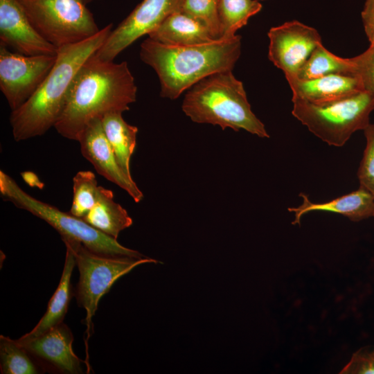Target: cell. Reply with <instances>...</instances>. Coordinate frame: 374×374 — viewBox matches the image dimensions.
<instances>
[{
    "label": "cell",
    "mask_w": 374,
    "mask_h": 374,
    "mask_svg": "<svg viewBox=\"0 0 374 374\" xmlns=\"http://www.w3.org/2000/svg\"><path fill=\"white\" fill-rule=\"evenodd\" d=\"M292 115L329 145L343 146L357 130L369 124L374 94L362 91L335 101L313 104L292 100Z\"/></svg>",
    "instance_id": "8992f818"
},
{
    "label": "cell",
    "mask_w": 374,
    "mask_h": 374,
    "mask_svg": "<svg viewBox=\"0 0 374 374\" xmlns=\"http://www.w3.org/2000/svg\"><path fill=\"white\" fill-rule=\"evenodd\" d=\"M113 192L100 186L98 195L83 220L93 228L117 240L119 233L132 226L127 211L114 199Z\"/></svg>",
    "instance_id": "d6986e66"
},
{
    "label": "cell",
    "mask_w": 374,
    "mask_h": 374,
    "mask_svg": "<svg viewBox=\"0 0 374 374\" xmlns=\"http://www.w3.org/2000/svg\"><path fill=\"white\" fill-rule=\"evenodd\" d=\"M182 3L183 0H143L111 31L96 55L104 61H114L135 41L148 35L168 16L181 10Z\"/></svg>",
    "instance_id": "30bf717a"
},
{
    "label": "cell",
    "mask_w": 374,
    "mask_h": 374,
    "mask_svg": "<svg viewBox=\"0 0 374 374\" xmlns=\"http://www.w3.org/2000/svg\"><path fill=\"white\" fill-rule=\"evenodd\" d=\"M121 112L108 113L101 118L105 136L111 145L117 161L125 173L130 178V160L136 145L138 127L130 125Z\"/></svg>",
    "instance_id": "ffe728a7"
},
{
    "label": "cell",
    "mask_w": 374,
    "mask_h": 374,
    "mask_svg": "<svg viewBox=\"0 0 374 374\" xmlns=\"http://www.w3.org/2000/svg\"><path fill=\"white\" fill-rule=\"evenodd\" d=\"M0 194L4 200L12 202L43 220L54 228L62 239L82 243L90 251L109 256L144 258L137 251L121 245L116 239L93 228L83 220L65 213L40 201L24 191L10 176L0 171Z\"/></svg>",
    "instance_id": "5b68a950"
},
{
    "label": "cell",
    "mask_w": 374,
    "mask_h": 374,
    "mask_svg": "<svg viewBox=\"0 0 374 374\" xmlns=\"http://www.w3.org/2000/svg\"><path fill=\"white\" fill-rule=\"evenodd\" d=\"M261 9L262 5L257 0H218L220 38L235 35L236 31L244 26L249 18Z\"/></svg>",
    "instance_id": "7402d4cb"
},
{
    "label": "cell",
    "mask_w": 374,
    "mask_h": 374,
    "mask_svg": "<svg viewBox=\"0 0 374 374\" xmlns=\"http://www.w3.org/2000/svg\"><path fill=\"white\" fill-rule=\"evenodd\" d=\"M339 373L374 374V345L357 350Z\"/></svg>",
    "instance_id": "83f0119b"
},
{
    "label": "cell",
    "mask_w": 374,
    "mask_h": 374,
    "mask_svg": "<svg viewBox=\"0 0 374 374\" xmlns=\"http://www.w3.org/2000/svg\"><path fill=\"white\" fill-rule=\"evenodd\" d=\"M36 30L57 49L99 32L82 0H18Z\"/></svg>",
    "instance_id": "ba28073f"
},
{
    "label": "cell",
    "mask_w": 374,
    "mask_h": 374,
    "mask_svg": "<svg viewBox=\"0 0 374 374\" xmlns=\"http://www.w3.org/2000/svg\"><path fill=\"white\" fill-rule=\"evenodd\" d=\"M17 342L30 355L43 360L57 370L70 374L82 373V361L73 352V336L63 322L42 335Z\"/></svg>",
    "instance_id": "5bb4252c"
},
{
    "label": "cell",
    "mask_w": 374,
    "mask_h": 374,
    "mask_svg": "<svg viewBox=\"0 0 374 374\" xmlns=\"http://www.w3.org/2000/svg\"><path fill=\"white\" fill-rule=\"evenodd\" d=\"M353 75L361 80L364 89L374 94V46L360 55L351 57Z\"/></svg>",
    "instance_id": "4316f807"
},
{
    "label": "cell",
    "mask_w": 374,
    "mask_h": 374,
    "mask_svg": "<svg viewBox=\"0 0 374 374\" xmlns=\"http://www.w3.org/2000/svg\"><path fill=\"white\" fill-rule=\"evenodd\" d=\"M77 141L80 143L82 156L100 175L126 191L135 202L139 203L143 199L142 191L118 163L104 132L101 118L90 121Z\"/></svg>",
    "instance_id": "7c38bea8"
},
{
    "label": "cell",
    "mask_w": 374,
    "mask_h": 374,
    "mask_svg": "<svg viewBox=\"0 0 374 374\" xmlns=\"http://www.w3.org/2000/svg\"><path fill=\"white\" fill-rule=\"evenodd\" d=\"M241 46L238 35L189 46L166 45L148 37L141 44L139 55L157 73L161 96L174 100L202 79L232 71Z\"/></svg>",
    "instance_id": "3957f363"
},
{
    "label": "cell",
    "mask_w": 374,
    "mask_h": 374,
    "mask_svg": "<svg viewBox=\"0 0 374 374\" xmlns=\"http://www.w3.org/2000/svg\"><path fill=\"white\" fill-rule=\"evenodd\" d=\"M56 58L57 55H26L0 44V89L12 111L35 93Z\"/></svg>",
    "instance_id": "9c48e42d"
},
{
    "label": "cell",
    "mask_w": 374,
    "mask_h": 374,
    "mask_svg": "<svg viewBox=\"0 0 374 374\" xmlns=\"http://www.w3.org/2000/svg\"><path fill=\"white\" fill-rule=\"evenodd\" d=\"M218 0H183L181 11L203 22L216 39L220 38Z\"/></svg>",
    "instance_id": "d4e9b609"
},
{
    "label": "cell",
    "mask_w": 374,
    "mask_h": 374,
    "mask_svg": "<svg viewBox=\"0 0 374 374\" xmlns=\"http://www.w3.org/2000/svg\"><path fill=\"white\" fill-rule=\"evenodd\" d=\"M73 251L80 276L74 292L78 306L86 311L84 323L86 344L93 332L92 318L98 309L99 301L114 283L134 267L145 263H158L150 258L130 256H109L94 253L82 243L62 239Z\"/></svg>",
    "instance_id": "52a82bcc"
},
{
    "label": "cell",
    "mask_w": 374,
    "mask_h": 374,
    "mask_svg": "<svg viewBox=\"0 0 374 374\" xmlns=\"http://www.w3.org/2000/svg\"><path fill=\"white\" fill-rule=\"evenodd\" d=\"M112 26L107 24L93 36L57 49L55 63L40 87L25 103L11 112L10 123L16 141L42 136L55 127L77 73L102 46Z\"/></svg>",
    "instance_id": "7a4b0ae2"
},
{
    "label": "cell",
    "mask_w": 374,
    "mask_h": 374,
    "mask_svg": "<svg viewBox=\"0 0 374 374\" xmlns=\"http://www.w3.org/2000/svg\"><path fill=\"white\" fill-rule=\"evenodd\" d=\"M66 246L64 265L59 285L51 296L46 312L29 332L18 339L27 341L35 339L63 322L72 296L71 274L76 265L75 258L71 248Z\"/></svg>",
    "instance_id": "ac0fdd59"
},
{
    "label": "cell",
    "mask_w": 374,
    "mask_h": 374,
    "mask_svg": "<svg viewBox=\"0 0 374 374\" xmlns=\"http://www.w3.org/2000/svg\"><path fill=\"white\" fill-rule=\"evenodd\" d=\"M364 132L366 144L357 177L359 187L366 189L374 197V124H369Z\"/></svg>",
    "instance_id": "484cf974"
},
{
    "label": "cell",
    "mask_w": 374,
    "mask_h": 374,
    "mask_svg": "<svg viewBox=\"0 0 374 374\" xmlns=\"http://www.w3.org/2000/svg\"><path fill=\"white\" fill-rule=\"evenodd\" d=\"M181 108L197 123L269 137L265 125L251 110L242 82L232 71L213 73L194 84L185 94Z\"/></svg>",
    "instance_id": "277c9868"
},
{
    "label": "cell",
    "mask_w": 374,
    "mask_h": 374,
    "mask_svg": "<svg viewBox=\"0 0 374 374\" xmlns=\"http://www.w3.org/2000/svg\"><path fill=\"white\" fill-rule=\"evenodd\" d=\"M85 3H90V2H92L93 1H96V0H82Z\"/></svg>",
    "instance_id": "f546056e"
},
{
    "label": "cell",
    "mask_w": 374,
    "mask_h": 374,
    "mask_svg": "<svg viewBox=\"0 0 374 374\" xmlns=\"http://www.w3.org/2000/svg\"><path fill=\"white\" fill-rule=\"evenodd\" d=\"M361 16L370 46H374V0L365 1Z\"/></svg>",
    "instance_id": "f1b7e54d"
},
{
    "label": "cell",
    "mask_w": 374,
    "mask_h": 374,
    "mask_svg": "<svg viewBox=\"0 0 374 374\" xmlns=\"http://www.w3.org/2000/svg\"><path fill=\"white\" fill-rule=\"evenodd\" d=\"M99 186L93 172H78L73 178V199L69 213L82 220L95 201Z\"/></svg>",
    "instance_id": "cb8c5ba5"
},
{
    "label": "cell",
    "mask_w": 374,
    "mask_h": 374,
    "mask_svg": "<svg viewBox=\"0 0 374 374\" xmlns=\"http://www.w3.org/2000/svg\"><path fill=\"white\" fill-rule=\"evenodd\" d=\"M257 1H258V0H257Z\"/></svg>",
    "instance_id": "4dcf8cb0"
},
{
    "label": "cell",
    "mask_w": 374,
    "mask_h": 374,
    "mask_svg": "<svg viewBox=\"0 0 374 374\" xmlns=\"http://www.w3.org/2000/svg\"><path fill=\"white\" fill-rule=\"evenodd\" d=\"M292 92V99L313 104L339 100L365 91L359 78L346 74H330L316 78L287 79Z\"/></svg>",
    "instance_id": "9a60e30c"
},
{
    "label": "cell",
    "mask_w": 374,
    "mask_h": 374,
    "mask_svg": "<svg viewBox=\"0 0 374 374\" xmlns=\"http://www.w3.org/2000/svg\"><path fill=\"white\" fill-rule=\"evenodd\" d=\"M136 93L127 62L104 61L93 53L77 73L54 127L62 136L77 141L93 119L128 111L130 105L136 100Z\"/></svg>",
    "instance_id": "6da1fadb"
},
{
    "label": "cell",
    "mask_w": 374,
    "mask_h": 374,
    "mask_svg": "<svg viewBox=\"0 0 374 374\" xmlns=\"http://www.w3.org/2000/svg\"><path fill=\"white\" fill-rule=\"evenodd\" d=\"M268 37L269 59L283 71L286 79L296 78L312 51L322 43L315 28L296 20L272 27Z\"/></svg>",
    "instance_id": "8fae6325"
},
{
    "label": "cell",
    "mask_w": 374,
    "mask_h": 374,
    "mask_svg": "<svg viewBox=\"0 0 374 374\" xmlns=\"http://www.w3.org/2000/svg\"><path fill=\"white\" fill-rule=\"evenodd\" d=\"M300 196L302 204L296 208H288L294 213L293 224H300L303 215L312 211H328L341 214L351 221L358 222L374 216V197L366 189L357 190L323 203L312 202L303 193Z\"/></svg>",
    "instance_id": "2e32d148"
},
{
    "label": "cell",
    "mask_w": 374,
    "mask_h": 374,
    "mask_svg": "<svg viewBox=\"0 0 374 374\" xmlns=\"http://www.w3.org/2000/svg\"><path fill=\"white\" fill-rule=\"evenodd\" d=\"M353 65L350 58L335 55L321 43L303 64L296 78L307 80L330 74L353 75Z\"/></svg>",
    "instance_id": "44dd1931"
},
{
    "label": "cell",
    "mask_w": 374,
    "mask_h": 374,
    "mask_svg": "<svg viewBox=\"0 0 374 374\" xmlns=\"http://www.w3.org/2000/svg\"><path fill=\"white\" fill-rule=\"evenodd\" d=\"M0 44L26 55H57L36 30L18 0H0Z\"/></svg>",
    "instance_id": "4fadbf2b"
},
{
    "label": "cell",
    "mask_w": 374,
    "mask_h": 374,
    "mask_svg": "<svg viewBox=\"0 0 374 374\" xmlns=\"http://www.w3.org/2000/svg\"><path fill=\"white\" fill-rule=\"evenodd\" d=\"M148 37L170 46L196 45L216 39L203 22L181 10L168 16Z\"/></svg>",
    "instance_id": "e0dca14e"
},
{
    "label": "cell",
    "mask_w": 374,
    "mask_h": 374,
    "mask_svg": "<svg viewBox=\"0 0 374 374\" xmlns=\"http://www.w3.org/2000/svg\"><path fill=\"white\" fill-rule=\"evenodd\" d=\"M30 353L17 340L0 336V368L2 374L39 373Z\"/></svg>",
    "instance_id": "603a6c76"
}]
</instances>
